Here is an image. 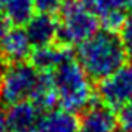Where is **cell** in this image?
<instances>
[{"label":"cell","instance_id":"cell-24","mask_svg":"<svg viewBox=\"0 0 132 132\" xmlns=\"http://www.w3.org/2000/svg\"><path fill=\"white\" fill-rule=\"evenodd\" d=\"M30 132H36V131H30Z\"/></svg>","mask_w":132,"mask_h":132},{"label":"cell","instance_id":"cell-14","mask_svg":"<svg viewBox=\"0 0 132 132\" xmlns=\"http://www.w3.org/2000/svg\"><path fill=\"white\" fill-rule=\"evenodd\" d=\"M88 3L96 16L101 18V16L108 15L111 12L125 11L128 0H88Z\"/></svg>","mask_w":132,"mask_h":132},{"label":"cell","instance_id":"cell-12","mask_svg":"<svg viewBox=\"0 0 132 132\" xmlns=\"http://www.w3.org/2000/svg\"><path fill=\"white\" fill-rule=\"evenodd\" d=\"M34 0H7L2 9L3 18L15 25L27 24L33 16Z\"/></svg>","mask_w":132,"mask_h":132},{"label":"cell","instance_id":"cell-19","mask_svg":"<svg viewBox=\"0 0 132 132\" xmlns=\"http://www.w3.org/2000/svg\"><path fill=\"white\" fill-rule=\"evenodd\" d=\"M7 22L5 18H0V43H2V40L5 39V36H6L7 33Z\"/></svg>","mask_w":132,"mask_h":132},{"label":"cell","instance_id":"cell-3","mask_svg":"<svg viewBox=\"0 0 132 132\" xmlns=\"http://www.w3.org/2000/svg\"><path fill=\"white\" fill-rule=\"evenodd\" d=\"M98 30V16L88 0H65L61 7L58 37L65 45H80Z\"/></svg>","mask_w":132,"mask_h":132},{"label":"cell","instance_id":"cell-18","mask_svg":"<svg viewBox=\"0 0 132 132\" xmlns=\"http://www.w3.org/2000/svg\"><path fill=\"white\" fill-rule=\"evenodd\" d=\"M122 42H123V46H125L126 52L129 56H132V13L126 18L125 24L122 27Z\"/></svg>","mask_w":132,"mask_h":132},{"label":"cell","instance_id":"cell-2","mask_svg":"<svg viewBox=\"0 0 132 132\" xmlns=\"http://www.w3.org/2000/svg\"><path fill=\"white\" fill-rule=\"evenodd\" d=\"M55 90L64 110L77 113L90 105L92 85L89 74L85 71L79 61L73 58L62 62L54 73Z\"/></svg>","mask_w":132,"mask_h":132},{"label":"cell","instance_id":"cell-20","mask_svg":"<svg viewBox=\"0 0 132 132\" xmlns=\"http://www.w3.org/2000/svg\"><path fill=\"white\" fill-rule=\"evenodd\" d=\"M0 132H7V123H6V114L0 111Z\"/></svg>","mask_w":132,"mask_h":132},{"label":"cell","instance_id":"cell-1","mask_svg":"<svg viewBox=\"0 0 132 132\" xmlns=\"http://www.w3.org/2000/svg\"><path fill=\"white\" fill-rule=\"evenodd\" d=\"M126 52L122 39L111 31H96L79 45L77 58L80 65L92 79H104L125 65Z\"/></svg>","mask_w":132,"mask_h":132},{"label":"cell","instance_id":"cell-4","mask_svg":"<svg viewBox=\"0 0 132 132\" xmlns=\"http://www.w3.org/2000/svg\"><path fill=\"white\" fill-rule=\"evenodd\" d=\"M42 73L34 65L25 62H12L0 74V102L12 105L28 100L36 90Z\"/></svg>","mask_w":132,"mask_h":132},{"label":"cell","instance_id":"cell-6","mask_svg":"<svg viewBox=\"0 0 132 132\" xmlns=\"http://www.w3.org/2000/svg\"><path fill=\"white\" fill-rule=\"evenodd\" d=\"M40 108L33 101H19L9 105L6 113V123L9 132H30L36 131L37 122L40 119Z\"/></svg>","mask_w":132,"mask_h":132},{"label":"cell","instance_id":"cell-10","mask_svg":"<svg viewBox=\"0 0 132 132\" xmlns=\"http://www.w3.org/2000/svg\"><path fill=\"white\" fill-rule=\"evenodd\" d=\"M79 122L76 114L68 110H51L40 116L36 132H79Z\"/></svg>","mask_w":132,"mask_h":132},{"label":"cell","instance_id":"cell-23","mask_svg":"<svg viewBox=\"0 0 132 132\" xmlns=\"http://www.w3.org/2000/svg\"><path fill=\"white\" fill-rule=\"evenodd\" d=\"M2 71H3V70H2V61H0V74H2Z\"/></svg>","mask_w":132,"mask_h":132},{"label":"cell","instance_id":"cell-22","mask_svg":"<svg viewBox=\"0 0 132 132\" xmlns=\"http://www.w3.org/2000/svg\"><path fill=\"white\" fill-rule=\"evenodd\" d=\"M126 7L132 9V0H128V3H126Z\"/></svg>","mask_w":132,"mask_h":132},{"label":"cell","instance_id":"cell-9","mask_svg":"<svg viewBox=\"0 0 132 132\" xmlns=\"http://www.w3.org/2000/svg\"><path fill=\"white\" fill-rule=\"evenodd\" d=\"M31 40L27 31L21 28H13L6 33L5 39L0 43L2 55L11 62L24 61L31 52Z\"/></svg>","mask_w":132,"mask_h":132},{"label":"cell","instance_id":"cell-13","mask_svg":"<svg viewBox=\"0 0 132 132\" xmlns=\"http://www.w3.org/2000/svg\"><path fill=\"white\" fill-rule=\"evenodd\" d=\"M31 101L34 102L39 108H52L56 104L58 96H56L52 74L42 71L39 85H37L34 94L31 96Z\"/></svg>","mask_w":132,"mask_h":132},{"label":"cell","instance_id":"cell-7","mask_svg":"<svg viewBox=\"0 0 132 132\" xmlns=\"http://www.w3.org/2000/svg\"><path fill=\"white\" fill-rule=\"evenodd\" d=\"M117 123L113 110L107 105H92L85 110L79 132H117Z\"/></svg>","mask_w":132,"mask_h":132},{"label":"cell","instance_id":"cell-8","mask_svg":"<svg viewBox=\"0 0 132 132\" xmlns=\"http://www.w3.org/2000/svg\"><path fill=\"white\" fill-rule=\"evenodd\" d=\"M25 31L31 43L36 45L37 48L48 46L52 45V42L58 37V22L52 15L39 13L36 16H31V19L27 22Z\"/></svg>","mask_w":132,"mask_h":132},{"label":"cell","instance_id":"cell-21","mask_svg":"<svg viewBox=\"0 0 132 132\" xmlns=\"http://www.w3.org/2000/svg\"><path fill=\"white\" fill-rule=\"evenodd\" d=\"M6 2H7V0H0V12H2V9H3V6L6 5Z\"/></svg>","mask_w":132,"mask_h":132},{"label":"cell","instance_id":"cell-15","mask_svg":"<svg viewBox=\"0 0 132 132\" xmlns=\"http://www.w3.org/2000/svg\"><path fill=\"white\" fill-rule=\"evenodd\" d=\"M126 21V15L125 11H117V12H111L108 15H104L100 18V22L104 27V30L116 33V31L122 30V27Z\"/></svg>","mask_w":132,"mask_h":132},{"label":"cell","instance_id":"cell-5","mask_svg":"<svg viewBox=\"0 0 132 132\" xmlns=\"http://www.w3.org/2000/svg\"><path fill=\"white\" fill-rule=\"evenodd\" d=\"M98 95L102 104L111 110L125 107L132 100V67L123 65L113 74L101 79Z\"/></svg>","mask_w":132,"mask_h":132},{"label":"cell","instance_id":"cell-11","mask_svg":"<svg viewBox=\"0 0 132 132\" xmlns=\"http://www.w3.org/2000/svg\"><path fill=\"white\" fill-rule=\"evenodd\" d=\"M70 58H71V55L65 48H60V46H54V45L40 46L31 55L33 65L39 71L45 73L51 71V70H56L62 62H65Z\"/></svg>","mask_w":132,"mask_h":132},{"label":"cell","instance_id":"cell-17","mask_svg":"<svg viewBox=\"0 0 132 132\" xmlns=\"http://www.w3.org/2000/svg\"><path fill=\"white\" fill-rule=\"evenodd\" d=\"M119 126L122 132H132V100L125 107L120 108L119 114Z\"/></svg>","mask_w":132,"mask_h":132},{"label":"cell","instance_id":"cell-16","mask_svg":"<svg viewBox=\"0 0 132 132\" xmlns=\"http://www.w3.org/2000/svg\"><path fill=\"white\" fill-rule=\"evenodd\" d=\"M65 0H34V9L39 13L45 15H54L61 12V7Z\"/></svg>","mask_w":132,"mask_h":132}]
</instances>
